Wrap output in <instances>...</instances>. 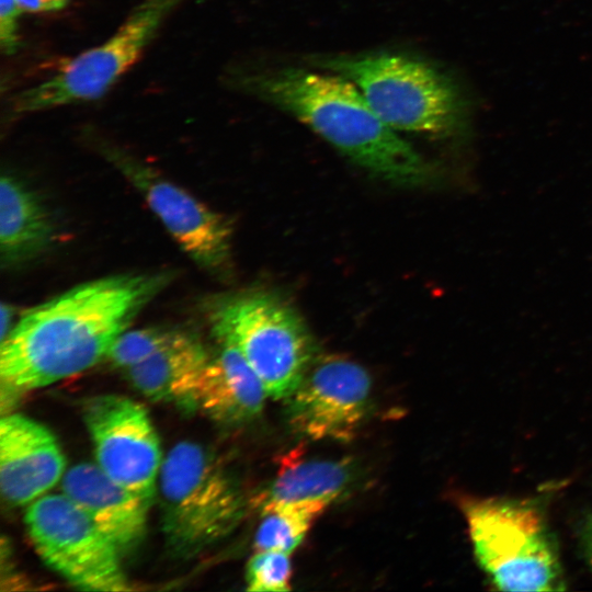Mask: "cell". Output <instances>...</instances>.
<instances>
[{"mask_svg":"<svg viewBox=\"0 0 592 592\" xmlns=\"http://www.w3.org/2000/svg\"><path fill=\"white\" fill-rule=\"evenodd\" d=\"M331 503L328 500H303L259 506L261 521L254 536L255 550L292 554Z\"/></svg>","mask_w":592,"mask_h":592,"instance_id":"obj_18","label":"cell"},{"mask_svg":"<svg viewBox=\"0 0 592 592\" xmlns=\"http://www.w3.org/2000/svg\"><path fill=\"white\" fill-rule=\"evenodd\" d=\"M299 67L236 71L231 82L307 125L338 151L396 185L423 186L435 171L410 143L385 124L345 78Z\"/></svg>","mask_w":592,"mask_h":592,"instance_id":"obj_2","label":"cell"},{"mask_svg":"<svg viewBox=\"0 0 592 592\" xmlns=\"http://www.w3.org/2000/svg\"><path fill=\"white\" fill-rule=\"evenodd\" d=\"M291 555L278 550H255L247 565V589L254 592L289 591Z\"/></svg>","mask_w":592,"mask_h":592,"instance_id":"obj_20","label":"cell"},{"mask_svg":"<svg viewBox=\"0 0 592 592\" xmlns=\"http://www.w3.org/2000/svg\"><path fill=\"white\" fill-rule=\"evenodd\" d=\"M65 457L52 432L22 414L0 421V488L12 504H25L61 477Z\"/></svg>","mask_w":592,"mask_h":592,"instance_id":"obj_12","label":"cell"},{"mask_svg":"<svg viewBox=\"0 0 592 592\" xmlns=\"http://www.w3.org/2000/svg\"><path fill=\"white\" fill-rule=\"evenodd\" d=\"M311 65L352 82L398 133L447 138L464 128L465 100L457 84L421 57L386 50L333 54L314 57Z\"/></svg>","mask_w":592,"mask_h":592,"instance_id":"obj_3","label":"cell"},{"mask_svg":"<svg viewBox=\"0 0 592 592\" xmlns=\"http://www.w3.org/2000/svg\"><path fill=\"white\" fill-rule=\"evenodd\" d=\"M0 318V338L2 341L16 323L14 322V309L10 304H5L4 301L1 303Z\"/></svg>","mask_w":592,"mask_h":592,"instance_id":"obj_24","label":"cell"},{"mask_svg":"<svg viewBox=\"0 0 592 592\" xmlns=\"http://www.w3.org/2000/svg\"><path fill=\"white\" fill-rule=\"evenodd\" d=\"M82 417L100 468L150 504L162 462L145 408L124 396L102 395L86 400Z\"/></svg>","mask_w":592,"mask_h":592,"instance_id":"obj_11","label":"cell"},{"mask_svg":"<svg viewBox=\"0 0 592 592\" xmlns=\"http://www.w3.org/2000/svg\"><path fill=\"white\" fill-rule=\"evenodd\" d=\"M215 338L218 350L209 355L194 406L220 423H244L261 413L269 395L241 352L230 341Z\"/></svg>","mask_w":592,"mask_h":592,"instance_id":"obj_14","label":"cell"},{"mask_svg":"<svg viewBox=\"0 0 592 592\" xmlns=\"http://www.w3.org/2000/svg\"><path fill=\"white\" fill-rule=\"evenodd\" d=\"M22 10L16 0H0V45L11 55L19 47V16Z\"/></svg>","mask_w":592,"mask_h":592,"instance_id":"obj_21","label":"cell"},{"mask_svg":"<svg viewBox=\"0 0 592 592\" xmlns=\"http://www.w3.org/2000/svg\"><path fill=\"white\" fill-rule=\"evenodd\" d=\"M367 371L339 355L315 356L295 389L284 399L293 432L309 440H352L371 402Z\"/></svg>","mask_w":592,"mask_h":592,"instance_id":"obj_10","label":"cell"},{"mask_svg":"<svg viewBox=\"0 0 592 592\" xmlns=\"http://www.w3.org/2000/svg\"><path fill=\"white\" fill-rule=\"evenodd\" d=\"M55 224L44 200L12 174L0 180V259L3 267L24 264L46 251Z\"/></svg>","mask_w":592,"mask_h":592,"instance_id":"obj_15","label":"cell"},{"mask_svg":"<svg viewBox=\"0 0 592 592\" xmlns=\"http://www.w3.org/2000/svg\"><path fill=\"white\" fill-rule=\"evenodd\" d=\"M581 547L592 572V513L583 521L580 530Z\"/></svg>","mask_w":592,"mask_h":592,"instance_id":"obj_23","label":"cell"},{"mask_svg":"<svg viewBox=\"0 0 592 592\" xmlns=\"http://www.w3.org/2000/svg\"><path fill=\"white\" fill-rule=\"evenodd\" d=\"M62 493L119 549L135 547L146 530L149 504L107 476L98 464L81 463L62 476Z\"/></svg>","mask_w":592,"mask_h":592,"instance_id":"obj_13","label":"cell"},{"mask_svg":"<svg viewBox=\"0 0 592 592\" xmlns=\"http://www.w3.org/2000/svg\"><path fill=\"white\" fill-rule=\"evenodd\" d=\"M351 459L301 458L299 451L282 457L271 486L262 493L259 506L266 503L303 500H337L351 485Z\"/></svg>","mask_w":592,"mask_h":592,"instance_id":"obj_17","label":"cell"},{"mask_svg":"<svg viewBox=\"0 0 592 592\" xmlns=\"http://www.w3.org/2000/svg\"><path fill=\"white\" fill-rule=\"evenodd\" d=\"M475 558L502 591L563 590L561 563L544 514L526 500H459Z\"/></svg>","mask_w":592,"mask_h":592,"instance_id":"obj_4","label":"cell"},{"mask_svg":"<svg viewBox=\"0 0 592 592\" xmlns=\"http://www.w3.org/2000/svg\"><path fill=\"white\" fill-rule=\"evenodd\" d=\"M161 525L168 549L192 558L231 533L243 496L215 456L193 442L174 445L159 470Z\"/></svg>","mask_w":592,"mask_h":592,"instance_id":"obj_5","label":"cell"},{"mask_svg":"<svg viewBox=\"0 0 592 592\" xmlns=\"http://www.w3.org/2000/svg\"><path fill=\"white\" fill-rule=\"evenodd\" d=\"M215 337L230 341L262 380L269 398L285 399L316 356L304 320L266 292H248L218 303L210 316Z\"/></svg>","mask_w":592,"mask_h":592,"instance_id":"obj_6","label":"cell"},{"mask_svg":"<svg viewBox=\"0 0 592 592\" xmlns=\"http://www.w3.org/2000/svg\"><path fill=\"white\" fill-rule=\"evenodd\" d=\"M171 276L155 272L102 277L27 310L1 341L2 385L30 390L92 367Z\"/></svg>","mask_w":592,"mask_h":592,"instance_id":"obj_1","label":"cell"},{"mask_svg":"<svg viewBox=\"0 0 592 592\" xmlns=\"http://www.w3.org/2000/svg\"><path fill=\"white\" fill-rule=\"evenodd\" d=\"M25 524L42 559L69 583L90 591H127L117 546L62 494L36 499Z\"/></svg>","mask_w":592,"mask_h":592,"instance_id":"obj_8","label":"cell"},{"mask_svg":"<svg viewBox=\"0 0 592 592\" xmlns=\"http://www.w3.org/2000/svg\"><path fill=\"white\" fill-rule=\"evenodd\" d=\"M208 360L202 342L183 331L172 343L125 373L132 385L153 401L194 406Z\"/></svg>","mask_w":592,"mask_h":592,"instance_id":"obj_16","label":"cell"},{"mask_svg":"<svg viewBox=\"0 0 592 592\" xmlns=\"http://www.w3.org/2000/svg\"><path fill=\"white\" fill-rule=\"evenodd\" d=\"M99 151L141 194L170 236L201 267L220 273L230 261L232 228L213 210L155 168L106 141Z\"/></svg>","mask_w":592,"mask_h":592,"instance_id":"obj_9","label":"cell"},{"mask_svg":"<svg viewBox=\"0 0 592 592\" xmlns=\"http://www.w3.org/2000/svg\"><path fill=\"white\" fill-rule=\"evenodd\" d=\"M183 331L168 327L125 330L111 346L107 357L124 371L148 360L172 343Z\"/></svg>","mask_w":592,"mask_h":592,"instance_id":"obj_19","label":"cell"},{"mask_svg":"<svg viewBox=\"0 0 592 592\" xmlns=\"http://www.w3.org/2000/svg\"><path fill=\"white\" fill-rule=\"evenodd\" d=\"M184 1L141 0L112 36L70 59L50 78L18 93L12 112L29 114L101 99L136 64Z\"/></svg>","mask_w":592,"mask_h":592,"instance_id":"obj_7","label":"cell"},{"mask_svg":"<svg viewBox=\"0 0 592 592\" xmlns=\"http://www.w3.org/2000/svg\"><path fill=\"white\" fill-rule=\"evenodd\" d=\"M69 0H16L22 11L47 13L64 9Z\"/></svg>","mask_w":592,"mask_h":592,"instance_id":"obj_22","label":"cell"}]
</instances>
